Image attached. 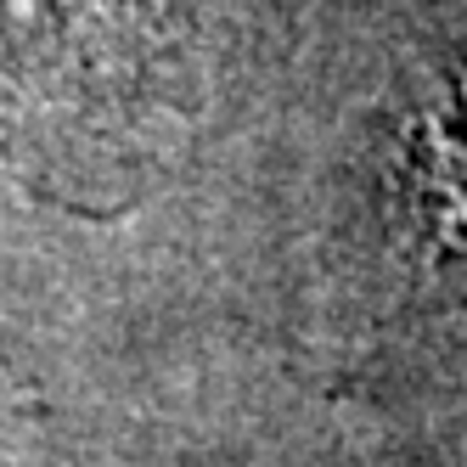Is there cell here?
Segmentation results:
<instances>
[{"instance_id": "obj_1", "label": "cell", "mask_w": 467, "mask_h": 467, "mask_svg": "<svg viewBox=\"0 0 467 467\" xmlns=\"http://www.w3.org/2000/svg\"><path fill=\"white\" fill-rule=\"evenodd\" d=\"M394 209L417 271L467 298V51L428 68L394 124Z\"/></svg>"}]
</instances>
